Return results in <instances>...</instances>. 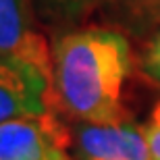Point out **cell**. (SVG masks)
Returning a JSON list of instances; mask_svg holds the SVG:
<instances>
[{"mask_svg":"<svg viewBox=\"0 0 160 160\" xmlns=\"http://www.w3.org/2000/svg\"><path fill=\"white\" fill-rule=\"evenodd\" d=\"M131 65V46L121 31L94 25L60 36L52 46L56 108L79 123L127 121L123 96Z\"/></svg>","mask_w":160,"mask_h":160,"instance_id":"1","label":"cell"},{"mask_svg":"<svg viewBox=\"0 0 160 160\" xmlns=\"http://www.w3.org/2000/svg\"><path fill=\"white\" fill-rule=\"evenodd\" d=\"M71 131L56 110L0 123V160H73Z\"/></svg>","mask_w":160,"mask_h":160,"instance_id":"2","label":"cell"},{"mask_svg":"<svg viewBox=\"0 0 160 160\" xmlns=\"http://www.w3.org/2000/svg\"><path fill=\"white\" fill-rule=\"evenodd\" d=\"M56 110L52 77L21 58L0 54V123Z\"/></svg>","mask_w":160,"mask_h":160,"instance_id":"3","label":"cell"},{"mask_svg":"<svg viewBox=\"0 0 160 160\" xmlns=\"http://www.w3.org/2000/svg\"><path fill=\"white\" fill-rule=\"evenodd\" d=\"M29 0H0V54L21 58L52 77V50L36 27Z\"/></svg>","mask_w":160,"mask_h":160,"instance_id":"4","label":"cell"},{"mask_svg":"<svg viewBox=\"0 0 160 160\" xmlns=\"http://www.w3.org/2000/svg\"><path fill=\"white\" fill-rule=\"evenodd\" d=\"M79 160H154L143 127L123 121L112 125L81 123L75 133Z\"/></svg>","mask_w":160,"mask_h":160,"instance_id":"5","label":"cell"},{"mask_svg":"<svg viewBox=\"0 0 160 160\" xmlns=\"http://www.w3.org/2000/svg\"><path fill=\"white\" fill-rule=\"evenodd\" d=\"M94 6L108 21L131 29L160 25V0H96Z\"/></svg>","mask_w":160,"mask_h":160,"instance_id":"6","label":"cell"},{"mask_svg":"<svg viewBox=\"0 0 160 160\" xmlns=\"http://www.w3.org/2000/svg\"><path fill=\"white\" fill-rule=\"evenodd\" d=\"M33 11L50 21H73L94 6L96 0H29Z\"/></svg>","mask_w":160,"mask_h":160,"instance_id":"7","label":"cell"},{"mask_svg":"<svg viewBox=\"0 0 160 160\" xmlns=\"http://www.w3.org/2000/svg\"><path fill=\"white\" fill-rule=\"evenodd\" d=\"M143 135H146V142H148L152 158L160 160V102L154 106L148 123L143 125Z\"/></svg>","mask_w":160,"mask_h":160,"instance_id":"8","label":"cell"},{"mask_svg":"<svg viewBox=\"0 0 160 160\" xmlns=\"http://www.w3.org/2000/svg\"><path fill=\"white\" fill-rule=\"evenodd\" d=\"M143 71L154 81L160 83V31L148 44V50L143 54Z\"/></svg>","mask_w":160,"mask_h":160,"instance_id":"9","label":"cell"}]
</instances>
